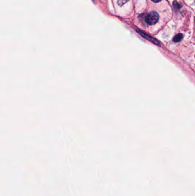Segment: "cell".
<instances>
[{
    "instance_id": "obj_3",
    "label": "cell",
    "mask_w": 195,
    "mask_h": 196,
    "mask_svg": "<svg viewBox=\"0 0 195 196\" xmlns=\"http://www.w3.org/2000/svg\"><path fill=\"white\" fill-rule=\"evenodd\" d=\"M182 38H183V35L182 33H179L173 38V41L175 42H180L182 39Z\"/></svg>"
},
{
    "instance_id": "obj_2",
    "label": "cell",
    "mask_w": 195,
    "mask_h": 196,
    "mask_svg": "<svg viewBox=\"0 0 195 196\" xmlns=\"http://www.w3.org/2000/svg\"><path fill=\"white\" fill-rule=\"evenodd\" d=\"M137 31H138V32H139V33H140L143 38H145L146 39L148 40L149 41H150L151 42H152V43L156 44L157 45H160V43H159V42H158V40H157L155 39V38L151 37V36L147 35L146 33H145V32H144L141 31V30H137Z\"/></svg>"
},
{
    "instance_id": "obj_1",
    "label": "cell",
    "mask_w": 195,
    "mask_h": 196,
    "mask_svg": "<svg viewBox=\"0 0 195 196\" xmlns=\"http://www.w3.org/2000/svg\"><path fill=\"white\" fill-rule=\"evenodd\" d=\"M159 20V15L155 11L151 12L145 17V22L150 25H153L156 24Z\"/></svg>"
},
{
    "instance_id": "obj_5",
    "label": "cell",
    "mask_w": 195,
    "mask_h": 196,
    "mask_svg": "<svg viewBox=\"0 0 195 196\" xmlns=\"http://www.w3.org/2000/svg\"><path fill=\"white\" fill-rule=\"evenodd\" d=\"M128 0H118V4L120 6H122L124 4H125L126 2H128Z\"/></svg>"
},
{
    "instance_id": "obj_4",
    "label": "cell",
    "mask_w": 195,
    "mask_h": 196,
    "mask_svg": "<svg viewBox=\"0 0 195 196\" xmlns=\"http://www.w3.org/2000/svg\"><path fill=\"white\" fill-rule=\"evenodd\" d=\"M173 6H174V8L176 9H180L181 8H182V5L180 4H179L178 3V2L177 1H173Z\"/></svg>"
},
{
    "instance_id": "obj_6",
    "label": "cell",
    "mask_w": 195,
    "mask_h": 196,
    "mask_svg": "<svg viewBox=\"0 0 195 196\" xmlns=\"http://www.w3.org/2000/svg\"><path fill=\"white\" fill-rule=\"evenodd\" d=\"M153 2H160L161 0H152Z\"/></svg>"
}]
</instances>
